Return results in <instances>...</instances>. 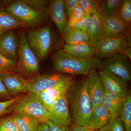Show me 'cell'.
<instances>
[{
	"instance_id": "1",
	"label": "cell",
	"mask_w": 131,
	"mask_h": 131,
	"mask_svg": "<svg viewBox=\"0 0 131 131\" xmlns=\"http://www.w3.org/2000/svg\"><path fill=\"white\" fill-rule=\"evenodd\" d=\"M68 100L73 124L89 126L93 106L87 90L86 78L73 84L68 91Z\"/></svg>"
},
{
	"instance_id": "38",
	"label": "cell",
	"mask_w": 131,
	"mask_h": 131,
	"mask_svg": "<svg viewBox=\"0 0 131 131\" xmlns=\"http://www.w3.org/2000/svg\"><path fill=\"white\" fill-rule=\"evenodd\" d=\"M47 123L50 131H72L71 127L58 125L50 120L47 121Z\"/></svg>"
},
{
	"instance_id": "24",
	"label": "cell",
	"mask_w": 131,
	"mask_h": 131,
	"mask_svg": "<svg viewBox=\"0 0 131 131\" xmlns=\"http://www.w3.org/2000/svg\"><path fill=\"white\" fill-rule=\"evenodd\" d=\"M124 1L105 0L102 1L100 8L102 13L106 16H117L119 13Z\"/></svg>"
},
{
	"instance_id": "32",
	"label": "cell",
	"mask_w": 131,
	"mask_h": 131,
	"mask_svg": "<svg viewBox=\"0 0 131 131\" xmlns=\"http://www.w3.org/2000/svg\"><path fill=\"white\" fill-rule=\"evenodd\" d=\"M0 131H20L9 117L0 119Z\"/></svg>"
},
{
	"instance_id": "42",
	"label": "cell",
	"mask_w": 131,
	"mask_h": 131,
	"mask_svg": "<svg viewBox=\"0 0 131 131\" xmlns=\"http://www.w3.org/2000/svg\"><path fill=\"white\" fill-rule=\"evenodd\" d=\"M121 54L126 57L129 60L131 59V48L130 47H128L124 49L122 51Z\"/></svg>"
},
{
	"instance_id": "28",
	"label": "cell",
	"mask_w": 131,
	"mask_h": 131,
	"mask_svg": "<svg viewBox=\"0 0 131 131\" xmlns=\"http://www.w3.org/2000/svg\"><path fill=\"white\" fill-rule=\"evenodd\" d=\"M117 16L126 26H129L131 22V1H124Z\"/></svg>"
},
{
	"instance_id": "31",
	"label": "cell",
	"mask_w": 131,
	"mask_h": 131,
	"mask_svg": "<svg viewBox=\"0 0 131 131\" xmlns=\"http://www.w3.org/2000/svg\"><path fill=\"white\" fill-rule=\"evenodd\" d=\"M98 131H125V129L120 118H111L107 124Z\"/></svg>"
},
{
	"instance_id": "23",
	"label": "cell",
	"mask_w": 131,
	"mask_h": 131,
	"mask_svg": "<svg viewBox=\"0 0 131 131\" xmlns=\"http://www.w3.org/2000/svg\"><path fill=\"white\" fill-rule=\"evenodd\" d=\"M74 83V78L73 75L61 84L43 91L49 97L56 100L58 98L67 94Z\"/></svg>"
},
{
	"instance_id": "17",
	"label": "cell",
	"mask_w": 131,
	"mask_h": 131,
	"mask_svg": "<svg viewBox=\"0 0 131 131\" xmlns=\"http://www.w3.org/2000/svg\"><path fill=\"white\" fill-rule=\"evenodd\" d=\"M125 98L105 91L102 105L107 111L111 118H119Z\"/></svg>"
},
{
	"instance_id": "16",
	"label": "cell",
	"mask_w": 131,
	"mask_h": 131,
	"mask_svg": "<svg viewBox=\"0 0 131 131\" xmlns=\"http://www.w3.org/2000/svg\"><path fill=\"white\" fill-rule=\"evenodd\" d=\"M102 17L103 29L102 36L104 37L122 36V34L125 32L127 26L118 16L109 17L105 16L102 14Z\"/></svg>"
},
{
	"instance_id": "26",
	"label": "cell",
	"mask_w": 131,
	"mask_h": 131,
	"mask_svg": "<svg viewBox=\"0 0 131 131\" xmlns=\"http://www.w3.org/2000/svg\"><path fill=\"white\" fill-rule=\"evenodd\" d=\"M119 118L124 125L125 131H131V96L130 94L124 100Z\"/></svg>"
},
{
	"instance_id": "14",
	"label": "cell",
	"mask_w": 131,
	"mask_h": 131,
	"mask_svg": "<svg viewBox=\"0 0 131 131\" xmlns=\"http://www.w3.org/2000/svg\"><path fill=\"white\" fill-rule=\"evenodd\" d=\"M47 11L59 32L64 33L68 24L64 7V1H51Z\"/></svg>"
},
{
	"instance_id": "15",
	"label": "cell",
	"mask_w": 131,
	"mask_h": 131,
	"mask_svg": "<svg viewBox=\"0 0 131 131\" xmlns=\"http://www.w3.org/2000/svg\"><path fill=\"white\" fill-rule=\"evenodd\" d=\"M9 94L15 95L27 91L28 81L23 78L13 73L0 75Z\"/></svg>"
},
{
	"instance_id": "2",
	"label": "cell",
	"mask_w": 131,
	"mask_h": 131,
	"mask_svg": "<svg viewBox=\"0 0 131 131\" xmlns=\"http://www.w3.org/2000/svg\"><path fill=\"white\" fill-rule=\"evenodd\" d=\"M53 68L63 74L73 75H88L93 68H95L98 59L91 58H77L62 51L55 52L53 56Z\"/></svg>"
},
{
	"instance_id": "5",
	"label": "cell",
	"mask_w": 131,
	"mask_h": 131,
	"mask_svg": "<svg viewBox=\"0 0 131 131\" xmlns=\"http://www.w3.org/2000/svg\"><path fill=\"white\" fill-rule=\"evenodd\" d=\"M18 66L25 74H32L39 69V61L34 52L28 45L25 34L21 32L18 40Z\"/></svg>"
},
{
	"instance_id": "33",
	"label": "cell",
	"mask_w": 131,
	"mask_h": 131,
	"mask_svg": "<svg viewBox=\"0 0 131 131\" xmlns=\"http://www.w3.org/2000/svg\"><path fill=\"white\" fill-rule=\"evenodd\" d=\"M90 17L91 15L86 14L76 24L73 28L77 29L84 32L87 33L89 27Z\"/></svg>"
},
{
	"instance_id": "3",
	"label": "cell",
	"mask_w": 131,
	"mask_h": 131,
	"mask_svg": "<svg viewBox=\"0 0 131 131\" xmlns=\"http://www.w3.org/2000/svg\"><path fill=\"white\" fill-rule=\"evenodd\" d=\"M10 112L28 115L38 120L40 124L50 120V113L36 94L32 93L20 96L9 107Z\"/></svg>"
},
{
	"instance_id": "22",
	"label": "cell",
	"mask_w": 131,
	"mask_h": 131,
	"mask_svg": "<svg viewBox=\"0 0 131 131\" xmlns=\"http://www.w3.org/2000/svg\"><path fill=\"white\" fill-rule=\"evenodd\" d=\"M23 27L13 16L8 12L0 9V35L12 29Z\"/></svg>"
},
{
	"instance_id": "6",
	"label": "cell",
	"mask_w": 131,
	"mask_h": 131,
	"mask_svg": "<svg viewBox=\"0 0 131 131\" xmlns=\"http://www.w3.org/2000/svg\"><path fill=\"white\" fill-rule=\"evenodd\" d=\"M27 40L29 45L39 58L44 59L48 54L52 45V35L48 27L31 31Z\"/></svg>"
},
{
	"instance_id": "4",
	"label": "cell",
	"mask_w": 131,
	"mask_h": 131,
	"mask_svg": "<svg viewBox=\"0 0 131 131\" xmlns=\"http://www.w3.org/2000/svg\"><path fill=\"white\" fill-rule=\"evenodd\" d=\"M1 9L12 15L21 24L23 27L37 25L44 19L45 13L34 9L24 1H16Z\"/></svg>"
},
{
	"instance_id": "41",
	"label": "cell",
	"mask_w": 131,
	"mask_h": 131,
	"mask_svg": "<svg viewBox=\"0 0 131 131\" xmlns=\"http://www.w3.org/2000/svg\"><path fill=\"white\" fill-rule=\"evenodd\" d=\"M37 131H50L47 122L41 123L38 128Z\"/></svg>"
},
{
	"instance_id": "34",
	"label": "cell",
	"mask_w": 131,
	"mask_h": 131,
	"mask_svg": "<svg viewBox=\"0 0 131 131\" xmlns=\"http://www.w3.org/2000/svg\"><path fill=\"white\" fill-rule=\"evenodd\" d=\"M35 94L49 111L56 100L49 97L44 91Z\"/></svg>"
},
{
	"instance_id": "10",
	"label": "cell",
	"mask_w": 131,
	"mask_h": 131,
	"mask_svg": "<svg viewBox=\"0 0 131 131\" xmlns=\"http://www.w3.org/2000/svg\"><path fill=\"white\" fill-rule=\"evenodd\" d=\"M72 76L57 73L38 77L28 81L27 91L35 94L38 93L61 84Z\"/></svg>"
},
{
	"instance_id": "40",
	"label": "cell",
	"mask_w": 131,
	"mask_h": 131,
	"mask_svg": "<svg viewBox=\"0 0 131 131\" xmlns=\"http://www.w3.org/2000/svg\"><path fill=\"white\" fill-rule=\"evenodd\" d=\"M72 131H89L91 129L89 126H83L73 124L71 126Z\"/></svg>"
},
{
	"instance_id": "18",
	"label": "cell",
	"mask_w": 131,
	"mask_h": 131,
	"mask_svg": "<svg viewBox=\"0 0 131 131\" xmlns=\"http://www.w3.org/2000/svg\"><path fill=\"white\" fill-rule=\"evenodd\" d=\"M62 51L79 58H89L95 55L94 47L89 42H83L77 44L63 46Z\"/></svg>"
},
{
	"instance_id": "35",
	"label": "cell",
	"mask_w": 131,
	"mask_h": 131,
	"mask_svg": "<svg viewBox=\"0 0 131 131\" xmlns=\"http://www.w3.org/2000/svg\"><path fill=\"white\" fill-rule=\"evenodd\" d=\"M20 96H17L6 101H0V117L10 112L9 107L15 102Z\"/></svg>"
},
{
	"instance_id": "13",
	"label": "cell",
	"mask_w": 131,
	"mask_h": 131,
	"mask_svg": "<svg viewBox=\"0 0 131 131\" xmlns=\"http://www.w3.org/2000/svg\"><path fill=\"white\" fill-rule=\"evenodd\" d=\"M18 46V40L13 31L0 35V53L7 58L17 62Z\"/></svg>"
},
{
	"instance_id": "29",
	"label": "cell",
	"mask_w": 131,
	"mask_h": 131,
	"mask_svg": "<svg viewBox=\"0 0 131 131\" xmlns=\"http://www.w3.org/2000/svg\"><path fill=\"white\" fill-rule=\"evenodd\" d=\"M17 66V62L7 58L0 53V75L13 73Z\"/></svg>"
},
{
	"instance_id": "12",
	"label": "cell",
	"mask_w": 131,
	"mask_h": 131,
	"mask_svg": "<svg viewBox=\"0 0 131 131\" xmlns=\"http://www.w3.org/2000/svg\"><path fill=\"white\" fill-rule=\"evenodd\" d=\"M105 91L113 93L124 98L129 95L127 83L110 71L101 70L98 72Z\"/></svg>"
},
{
	"instance_id": "9",
	"label": "cell",
	"mask_w": 131,
	"mask_h": 131,
	"mask_svg": "<svg viewBox=\"0 0 131 131\" xmlns=\"http://www.w3.org/2000/svg\"><path fill=\"white\" fill-rule=\"evenodd\" d=\"M68 93L54 102L49 111L50 120L58 125L71 127L74 124L69 109Z\"/></svg>"
},
{
	"instance_id": "20",
	"label": "cell",
	"mask_w": 131,
	"mask_h": 131,
	"mask_svg": "<svg viewBox=\"0 0 131 131\" xmlns=\"http://www.w3.org/2000/svg\"><path fill=\"white\" fill-rule=\"evenodd\" d=\"M110 114L102 105L93 108L90 118L89 125L93 130H99L105 126L109 121Z\"/></svg>"
},
{
	"instance_id": "27",
	"label": "cell",
	"mask_w": 131,
	"mask_h": 131,
	"mask_svg": "<svg viewBox=\"0 0 131 131\" xmlns=\"http://www.w3.org/2000/svg\"><path fill=\"white\" fill-rule=\"evenodd\" d=\"M86 14L80 5H77L69 17L67 26L64 33L65 34L73 28L76 24Z\"/></svg>"
},
{
	"instance_id": "43",
	"label": "cell",
	"mask_w": 131,
	"mask_h": 131,
	"mask_svg": "<svg viewBox=\"0 0 131 131\" xmlns=\"http://www.w3.org/2000/svg\"><path fill=\"white\" fill-rule=\"evenodd\" d=\"M89 131H98V130H93V129H91Z\"/></svg>"
},
{
	"instance_id": "30",
	"label": "cell",
	"mask_w": 131,
	"mask_h": 131,
	"mask_svg": "<svg viewBox=\"0 0 131 131\" xmlns=\"http://www.w3.org/2000/svg\"><path fill=\"white\" fill-rule=\"evenodd\" d=\"M100 1L80 0L79 5L86 14L92 15L99 9Z\"/></svg>"
},
{
	"instance_id": "19",
	"label": "cell",
	"mask_w": 131,
	"mask_h": 131,
	"mask_svg": "<svg viewBox=\"0 0 131 131\" xmlns=\"http://www.w3.org/2000/svg\"><path fill=\"white\" fill-rule=\"evenodd\" d=\"M103 20L102 14L100 9L91 15L88 33L89 42L94 46L96 41L103 33Z\"/></svg>"
},
{
	"instance_id": "37",
	"label": "cell",
	"mask_w": 131,
	"mask_h": 131,
	"mask_svg": "<svg viewBox=\"0 0 131 131\" xmlns=\"http://www.w3.org/2000/svg\"><path fill=\"white\" fill-rule=\"evenodd\" d=\"M24 1L34 9L45 13L46 1Z\"/></svg>"
},
{
	"instance_id": "25",
	"label": "cell",
	"mask_w": 131,
	"mask_h": 131,
	"mask_svg": "<svg viewBox=\"0 0 131 131\" xmlns=\"http://www.w3.org/2000/svg\"><path fill=\"white\" fill-rule=\"evenodd\" d=\"M64 39L66 44L69 45L77 44L89 41L87 33L75 28H72L65 33Z\"/></svg>"
},
{
	"instance_id": "36",
	"label": "cell",
	"mask_w": 131,
	"mask_h": 131,
	"mask_svg": "<svg viewBox=\"0 0 131 131\" xmlns=\"http://www.w3.org/2000/svg\"><path fill=\"white\" fill-rule=\"evenodd\" d=\"M80 0L64 1V7L66 16L69 18L76 7L79 5Z\"/></svg>"
},
{
	"instance_id": "39",
	"label": "cell",
	"mask_w": 131,
	"mask_h": 131,
	"mask_svg": "<svg viewBox=\"0 0 131 131\" xmlns=\"http://www.w3.org/2000/svg\"><path fill=\"white\" fill-rule=\"evenodd\" d=\"M9 95L5 84L0 78V97H6Z\"/></svg>"
},
{
	"instance_id": "8",
	"label": "cell",
	"mask_w": 131,
	"mask_h": 131,
	"mask_svg": "<svg viewBox=\"0 0 131 131\" xmlns=\"http://www.w3.org/2000/svg\"><path fill=\"white\" fill-rule=\"evenodd\" d=\"M94 47L97 56L106 59L117 54H121L127 47H130L125 38L122 36L104 37L101 36Z\"/></svg>"
},
{
	"instance_id": "21",
	"label": "cell",
	"mask_w": 131,
	"mask_h": 131,
	"mask_svg": "<svg viewBox=\"0 0 131 131\" xmlns=\"http://www.w3.org/2000/svg\"><path fill=\"white\" fill-rule=\"evenodd\" d=\"M9 117L20 131H37L40 124L37 119L28 115L15 113Z\"/></svg>"
},
{
	"instance_id": "7",
	"label": "cell",
	"mask_w": 131,
	"mask_h": 131,
	"mask_svg": "<svg viewBox=\"0 0 131 131\" xmlns=\"http://www.w3.org/2000/svg\"><path fill=\"white\" fill-rule=\"evenodd\" d=\"M129 59L121 54H117L103 61L98 59L96 67L101 70L110 71L125 82L130 81L131 71Z\"/></svg>"
},
{
	"instance_id": "11",
	"label": "cell",
	"mask_w": 131,
	"mask_h": 131,
	"mask_svg": "<svg viewBox=\"0 0 131 131\" xmlns=\"http://www.w3.org/2000/svg\"><path fill=\"white\" fill-rule=\"evenodd\" d=\"M88 93L92 102L93 109L102 105L105 90L101 78L95 68H93L86 78Z\"/></svg>"
}]
</instances>
